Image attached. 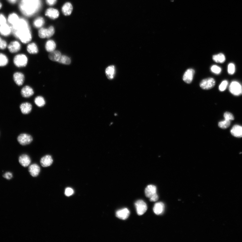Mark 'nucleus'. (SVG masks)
Wrapping results in <instances>:
<instances>
[{
  "instance_id": "obj_1",
  "label": "nucleus",
  "mask_w": 242,
  "mask_h": 242,
  "mask_svg": "<svg viewBox=\"0 0 242 242\" xmlns=\"http://www.w3.org/2000/svg\"><path fill=\"white\" fill-rule=\"evenodd\" d=\"M12 32L15 37L24 44L31 41L32 36L28 22L23 18H20L16 24L11 26Z\"/></svg>"
},
{
  "instance_id": "obj_2",
  "label": "nucleus",
  "mask_w": 242,
  "mask_h": 242,
  "mask_svg": "<svg viewBox=\"0 0 242 242\" xmlns=\"http://www.w3.org/2000/svg\"><path fill=\"white\" fill-rule=\"evenodd\" d=\"M41 6L40 0H21L19 8L24 15L30 17L39 11Z\"/></svg>"
},
{
  "instance_id": "obj_3",
  "label": "nucleus",
  "mask_w": 242,
  "mask_h": 242,
  "mask_svg": "<svg viewBox=\"0 0 242 242\" xmlns=\"http://www.w3.org/2000/svg\"><path fill=\"white\" fill-rule=\"evenodd\" d=\"M13 62L15 65L18 67H24L27 65L28 58L24 54H18L14 57Z\"/></svg>"
},
{
  "instance_id": "obj_4",
  "label": "nucleus",
  "mask_w": 242,
  "mask_h": 242,
  "mask_svg": "<svg viewBox=\"0 0 242 242\" xmlns=\"http://www.w3.org/2000/svg\"><path fill=\"white\" fill-rule=\"evenodd\" d=\"M229 90L230 93L234 95L242 94V86L238 82L232 81L230 85Z\"/></svg>"
},
{
  "instance_id": "obj_5",
  "label": "nucleus",
  "mask_w": 242,
  "mask_h": 242,
  "mask_svg": "<svg viewBox=\"0 0 242 242\" xmlns=\"http://www.w3.org/2000/svg\"><path fill=\"white\" fill-rule=\"evenodd\" d=\"M54 33L53 26H50L48 29L41 28L39 32V37L42 39L49 38L52 37Z\"/></svg>"
},
{
  "instance_id": "obj_6",
  "label": "nucleus",
  "mask_w": 242,
  "mask_h": 242,
  "mask_svg": "<svg viewBox=\"0 0 242 242\" xmlns=\"http://www.w3.org/2000/svg\"><path fill=\"white\" fill-rule=\"evenodd\" d=\"M137 213L139 216L143 215L147 209V204L142 200H139L135 203Z\"/></svg>"
},
{
  "instance_id": "obj_7",
  "label": "nucleus",
  "mask_w": 242,
  "mask_h": 242,
  "mask_svg": "<svg viewBox=\"0 0 242 242\" xmlns=\"http://www.w3.org/2000/svg\"><path fill=\"white\" fill-rule=\"evenodd\" d=\"M215 85V81L212 78H209L202 80L200 84L201 88L203 90L211 89Z\"/></svg>"
},
{
  "instance_id": "obj_8",
  "label": "nucleus",
  "mask_w": 242,
  "mask_h": 242,
  "mask_svg": "<svg viewBox=\"0 0 242 242\" xmlns=\"http://www.w3.org/2000/svg\"><path fill=\"white\" fill-rule=\"evenodd\" d=\"M17 140L20 144L24 146L30 144L33 141V138L30 135L24 133L18 136Z\"/></svg>"
},
{
  "instance_id": "obj_9",
  "label": "nucleus",
  "mask_w": 242,
  "mask_h": 242,
  "mask_svg": "<svg viewBox=\"0 0 242 242\" xmlns=\"http://www.w3.org/2000/svg\"><path fill=\"white\" fill-rule=\"evenodd\" d=\"M195 71L193 69H189L185 72L183 77V80L187 84H190L192 81L195 74Z\"/></svg>"
},
{
  "instance_id": "obj_10",
  "label": "nucleus",
  "mask_w": 242,
  "mask_h": 242,
  "mask_svg": "<svg viewBox=\"0 0 242 242\" xmlns=\"http://www.w3.org/2000/svg\"><path fill=\"white\" fill-rule=\"evenodd\" d=\"M53 162V159L52 156L49 155H47L43 157L41 159L40 161L41 165L44 167L51 166Z\"/></svg>"
},
{
  "instance_id": "obj_11",
  "label": "nucleus",
  "mask_w": 242,
  "mask_h": 242,
  "mask_svg": "<svg viewBox=\"0 0 242 242\" xmlns=\"http://www.w3.org/2000/svg\"><path fill=\"white\" fill-rule=\"evenodd\" d=\"M130 212L127 208L123 209L118 210L116 212V216L123 220H126L129 217Z\"/></svg>"
},
{
  "instance_id": "obj_12",
  "label": "nucleus",
  "mask_w": 242,
  "mask_h": 242,
  "mask_svg": "<svg viewBox=\"0 0 242 242\" xmlns=\"http://www.w3.org/2000/svg\"><path fill=\"white\" fill-rule=\"evenodd\" d=\"M9 51L12 53H15L21 49V46L20 43L18 41H13L8 46Z\"/></svg>"
},
{
  "instance_id": "obj_13",
  "label": "nucleus",
  "mask_w": 242,
  "mask_h": 242,
  "mask_svg": "<svg viewBox=\"0 0 242 242\" xmlns=\"http://www.w3.org/2000/svg\"><path fill=\"white\" fill-rule=\"evenodd\" d=\"M21 93L23 97L29 98L34 94V92L33 89L31 87L26 86L22 89Z\"/></svg>"
},
{
  "instance_id": "obj_14",
  "label": "nucleus",
  "mask_w": 242,
  "mask_h": 242,
  "mask_svg": "<svg viewBox=\"0 0 242 242\" xmlns=\"http://www.w3.org/2000/svg\"><path fill=\"white\" fill-rule=\"evenodd\" d=\"M13 80H14L16 84L19 86H21L23 84L25 80L24 75L21 72H16L13 75Z\"/></svg>"
},
{
  "instance_id": "obj_15",
  "label": "nucleus",
  "mask_w": 242,
  "mask_h": 242,
  "mask_svg": "<svg viewBox=\"0 0 242 242\" xmlns=\"http://www.w3.org/2000/svg\"><path fill=\"white\" fill-rule=\"evenodd\" d=\"M19 161L21 165L24 167L28 166L31 162L30 157L27 154L21 155L19 158Z\"/></svg>"
},
{
  "instance_id": "obj_16",
  "label": "nucleus",
  "mask_w": 242,
  "mask_h": 242,
  "mask_svg": "<svg viewBox=\"0 0 242 242\" xmlns=\"http://www.w3.org/2000/svg\"><path fill=\"white\" fill-rule=\"evenodd\" d=\"M156 187L153 185H148L145 190V194L147 198H150L155 194H157Z\"/></svg>"
},
{
  "instance_id": "obj_17",
  "label": "nucleus",
  "mask_w": 242,
  "mask_h": 242,
  "mask_svg": "<svg viewBox=\"0 0 242 242\" xmlns=\"http://www.w3.org/2000/svg\"><path fill=\"white\" fill-rule=\"evenodd\" d=\"M11 32V27L7 23L0 25V34L2 35L8 36Z\"/></svg>"
},
{
  "instance_id": "obj_18",
  "label": "nucleus",
  "mask_w": 242,
  "mask_h": 242,
  "mask_svg": "<svg viewBox=\"0 0 242 242\" xmlns=\"http://www.w3.org/2000/svg\"><path fill=\"white\" fill-rule=\"evenodd\" d=\"M29 171L32 176L37 177L40 172V168L38 164H33L29 166Z\"/></svg>"
},
{
  "instance_id": "obj_19",
  "label": "nucleus",
  "mask_w": 242,
  "mask_h": 242,
  "mask_svg": "<svg viewBox=\"0 0 242 242\" xmlns=\"http://www.w3.org/2000/svg\"><path fill=\"white\" fill-rule=\"evenodd\" d=\"M231 133L232 135L236 137H242V126L239 125H235L232 128Z\"/></svg>"
},
{
  "instance_id": "obj_20",
  "label": "nucleus",
  "mask_w": 242,
  "mask_h": 242,
  "mask_svg": "<svg viewBox=\"0 0 242 242\" xmlns=\"http://www.w3.org/2000/svg\"><path fill=\"white\" fill-rule=\"evenodd\" d=\"M45 15L52 19H54L58 17L59 13L56 9L51 8L48 9L46 11Z\"/></svg>"
},
{
  "instance_id": "obj_21",
  "label": "nucleus",
  "mask_w": 242,
  "mask_h": 242,
  "mask_svg": "<svg viewBox=\"0 0 242 242\" xmlns=\"http://www.w3.org/2000/svg\"><path fill=\"white\" fill-rule=\"evenodd\" d=\"M116 73V68L115 66L111 65L107 67L106 70V73L107 78L111 80L114 78Z\"/></svg>"
},
{
  "instance_id": "obj_22",
  "label": "nucleus",
  "mask_w": 242,
  "mask_h": 242,
  "mask_svg": "<svg viewBox=\"0 0 242 242\" xmlns=\"http://www.w3.org/2000/svg\"><path fill=\"white\" fill-rule=\"evenodd\" d=\"M20 109L23 114L27 115L31 112L32 109V106L31 104L29 103H24L20 105Z\"/></svg>"
},
{
  "instance_id": "obj_23",
  "label": "nucleus",
  "mask_w": 242,
  "mask_h": 242,
  "mask_svg": "<svg viewBox=\"0 0 242 242\" xmlns=\"http://www.w3.org/2000/svg\"><path fill=\"white\" fill-rule=\"evenodd\" d=\"M154 213L157 215H159L163 213L164 209V204L162 202L155 204L153 208Z\"/></svg>"
},
{
  "instance_id": "obj_24",
  "label": "nucleus",
  "mask_w": 242,
  "mask_h": 242,
  "mask_svg": "<svg viewBox=\"0 0 242 242\" xmlns=\"http://www.w3.org/2000/svg\"><path fill=\"white\" fill-rule=\"evenodd\" d=\"M61 56V53L60 51L54 50L49 53V58L50 60L53 61L58 62Z\"/></svg>"
},
{
  "instance_id": "obj_25",
  "label": "nucleus",
  "mask_w": 242,
  "mask_h": 242,
  "mask_svg": "<svg viewBox=\"0 0 242 242\" xmlns=\"http://www.w3.org/2000/svg\"><path fill=\"white\" fill-rule=\"evenodd\" d=\"M73 7L72 4L70 3H67L64 4L62 8V12L65 16L70 15L72 12Z\"/></svg>"
},
{
  "instance_id": "obj_26",
  "label": "nucleus",
  "mask_w": 242,
  "mask_h": 242,
  "mask_svg": "<svg viewBox=\"0 0 242 242\" xmlns=\"http://www.w3.org/2000/svg\"><path fill=\"white\" fill-rule=\"evenodd\" d=\"M56 47V45L54 41L50 40L47 41L45 44V48L46 51L49 53L54 51Z\"/></svg>"
},
{
  "instance_id": "obj_27",
  "label": "nucleus",
  "mask_w": 242,
  "mask_h": 242,
  "mask_svg": "<svg viewBox=\"0 0 242 242\" xmlns=\"http://www.w3.org/2000/svg\"><path fill=\"white\" fill-rule=\"evenodd\" d=\"M19 19V18L16 13H13L9 15L8 21L12 26L16 24Z\"/></svg>"
},
{
  "instance_id": "obj_28",
  "label": "nucleus",
  "mask_w": 242,
  "mask_h": 242,
  "mask_svg": "<svg viewBox=\"0 0 242 242\" xmlns=\"http://www.w3.org/2000/svg\"><path fill=\"white\" fill-rule=\"evenodd\" d=\"M27 51L29 53L32 54H37L39 52L37 45L34 43H32L28 45Z\"/></svg>"
},
{
  "instance_id": "obj_29",
  "label": "nucleus",
  "mask_w": 242,
  "mask_h": 242,
  "mask_svg": "<svg viewBox=\"0 0 242 242\" xmlns=\"http://www.w3.org/2000/svg\"><path fill=\"white\" fill-rule=\"evenodd\" d=\"M213 60L217 63H222L224 62L226 60L224 55L222 53L214 55L213 57Z\"/></svg>"
},
{
  "instance_id": "obj_30",
  "label": "nucleus",
  "mask_w": 242,
  "mask_h": 242,
  "mask_svg": "<svg viewBox=\"0 0 242 242\" xmlns=\"http://www.w3.org/2000/svg\"><path fill=\"white\" fill-rule=\"evenodd\" d=\"M34 102L36 106L39 107H43L45 104L44 98L41 96H39L35 98Z\"/></svg>"
},
{
  "instance_id": "obj_31",
  "label": "nucleus",
  "mask_w": 242,
  "mask_h": 242,
  "mask_svg": "<svg viewBox=\"0 0 242 242\" xmlns=\"http://www.w3.org/2000/svg\"><path fill=\"white\" fill-rule=\"evenodd\" d=\"M58 62L65 65H69L71 63L70 58L65 55H62Z\"/></svg>"
},
{
  "instance_id": "obj_32",
  "label": "nucleus",
  "mask_w": 242,
  "mask_h": 242,
  "mask_svg": "<svg viewBox=\"0 0 242 242\" xmlns=\"http://www.w3.org/2000/svg\"><path fill=\"white\" fill-rule=\"evenodd\" d=\"M44 21L42 17H39L34 20V25L36 28H39L44 24Z\"/></svg>"
},
{
  "instance_id": "obj_33",
  "label": "nucleus",
  "mask_w": 242,
  "mask_h": 242,
  "mask_svg": "<svg viewBox=\"0 0 242 242\" xmlns=\"http://www.w3.org/2000/svg\"><path fill=\"white\" fill-rule=\"evenodd\" d=\"M8 63V59L3 54L0 53V66L6 65Z\"/></svg>"
},
{
  "instance_id": "obj_34",
  "label": "nucleus",
  "mask_w": 242,
  "mask_h": 242,
  "mask_svg": "<svg viewBox=\"0 0 242 242\" xmlns=\"http://www.w3.org/2000/svg\"><path fill=\"white\" fill-rule=\"evenodd\" d=\"M231 124L230 121L225 120L219 123V126L221 128L225 129L229 127Z\"/></svg>"
},
{
  "instance_id": "obj_35",
  "label": "nucleus",
  "mask_w": 242,
  "mask_h": 242,
  "mask_svg": "<svg viewBox=\"0 0 242 242\" xmlns=\"http://www.w3.org/2000/svg\"><path fill=\"white\" fill-rule=\"evenodd\" d=\"M235 66L234 64L231 63L229 64L228 67V72L230 75H233L235 73Z\"/></svg>"
},
{
  "instance_id": "obj_36",
  "label": "nucleus",
  "mask_w": 242,
  "mask_h": 242,
  "mask_svg": "<svg viewBox=\"0 0 242 242\" xmlns=\"http://www.w3.org/2000/svg\"><path fill=\"white\" fill-rule=\"evenodd\" d=\"M211 70L212 72L216 75L220 74L222 70L220 67L216 65L212 66L211 67Z\"/></svg>"
},
{
  "instance_id": "obj_37",
  "label": "nucleus",
  "mask_w": 242,
  "mask_h": 242,
  "mask_svg": "<svg viewBox=\"0 0 242 242\" xmlns=\"http://www.w3.org/2000/svg\"><path fill=\"white\" fill-rule=\"evenodd\" d=\"M228 82L227 80L223 81L219 86V90L221 92L224 91L228 85Z\"/></svg>"
},
{
  "instance_id": "obj_38",
  "label": "nucleus",
  "mask_w": 242,
  "mask_h": 242,
  "mask_svg": "<svg viewBox=\"0 0 242 242\" xmlns=\"http://www.w3.org/2000/svg\"><path fill=\"white\" fill-rule=\"evenodd\" d=\"M224 117L225 120L229 121L234 120V116L229 112H226L224 113Z\"/></svg>"
},
{
  "instance_id": "obj_39",
  "label": "nucleus",
  "mask_w": 242,
  "mask_h": 242,
  "mask_svg": "<svg viewBox=\"0 0 242 242\" xmlns=\"http://www.w3.org/2000/svg\"><path fill=\"white\" fill-rule=\"evenodd\" d=\"M7 46V44L5 40L0 37V49H5Z\"/></svg>"
},
{
  "instance_id": "obj_40",
  "label": "nucleus",
  "mask_w": 242,
  "mask_h": 242,
  "mask_svg": "<svg viewBox=\"0 0 242 242\" xmlns=\"http://www.w3.org/2000/svg\"><path fill=\"white\" fill-rule=\"evenodd\" d=\"M74 193V191L72 188H68L65 191V194L67 196H70Z\"/></svg>"
},
{
  "instance_id": "obj_41",
  "label": "nucleus",
  "mask_w": 242,
  "mask_h": 242,
  "mask_svg": "<svg viewBox=\"0 0 242 242\" xmlns=\"http://www.w3.org/2000/svg\"><path fill=\"white\" fill-rule=\"evenodd\" d=\"M7 20L3 15L0 13V25L6 23Z\"/></svg>"
},
{
  "instance_id": "obj_42",
  "label": "nucleus",
  "mask_w": 242,
  "mask_h": 242,
  "mask_svg": "<svg viewBox=\"0 0 242 242\" xmlns=\"http://www.w3.org/2000/svg\"><path fill=\"white\" fill-rule=\"evenodd\" d=\"M3 177L7 179L10 180L12 178L13 175L10 172H7L4 175Z\"/></svg>"
},
{
  "instance_id": "obj_43",
  "label": "nucleus",
  "mask_w": 242,
  "mask_h": 242,
  "mask_svg": "<svg viewBox=\"0 0 242 242\" xmlns=\"http://www.w3.org/2000/svg\"><path fill=\"white\" fill-rule=\"evenodd\" d=\"M150 201L152 202H156L158 199V196L157 194H155L152 196L151 198H150Z\"/></svg>"
},
{
  "instance_id": "obj_44",
  "label": "nucleus",
  "mask_w": 242,
  "mask_h": 242,
  "mask_svg": "<svg viewBox=\"0 0 242 242\" xmlns=\"http://www.w3.org/2000/svg\"><path fill=\"white\" fill-rule=\"evenodd\" d=\"M57 0H46V3L49 6H53L56 3Z\"/></svg>"
},
{
  "instance_id": "obj_45",
  "label": "nucleus",
  "mask_w": 242,
  "mask_h": 242,
  "mask_svg": "<svg viewBox=\"0 0 242 242\" xmlns=\"http://www.w3.org/2000/svg\"><path fill=\"white\" fill-rule=\"evenodd\" d=\"M17 0H8V1L9 3H10L12 4H14L16 3Z\"/></svg>"
},
{
  "instance_id": "obj_46",
  "label": "nucleus",
  "mask_w": 242,
  "mask_h": 242,
  "mask_svg": "<svg viewBox=\"0 0 242 242\" xmlns=\"http://www.w3.org/2000/svg\"><path fill=\"white\" fill-rule=\"evenodd\" d=\"M2 4L0 2V9L1 8H2Z\"/></svg>"
}]
</instances>
